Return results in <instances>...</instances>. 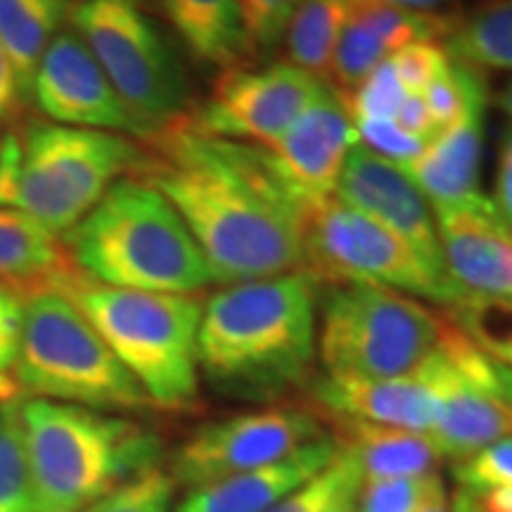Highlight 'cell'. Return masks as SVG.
<instances>
[{"label": "cell", "instance_id": "6da1fadb", "mask_svg": "<svg viewBox=\"0 0 512 512\" xmlns=\"http://www.w3.org/2000/svg\"><path fill=\"white\" fill-rule=\"evenodd\" d=\"M147 145L138 176L174 204L214 283L302 271L309 207L280 181L264 147L204 136L185 119Z\"/></svg>", "mask_w": 512, "mask_h": 512}, {"label": "cell", "instance_id": "7a4b0ae2", "mask_svg": "<svg viewBox=\"0 0 512 512\" xmlns=\"http://www.w3.org/2000/svg\"><path fill=\"white\" fill-rule=\"evenodd\" d=\"M320 283L309 271L245 280L202 306L197 361L219 392L273 401L309 380L318 354Z\"/></svg>", "mask_w": 512, "mask_h": 512}, {"label": "cell", "instance_id": "3957f363", "mask_svg": "<svg viewBox=\"0 0 512 512\" xmlns=\"http://www.w3.org/2000/svg\"><path fill=\"white\" fill-rule=\"evenodd\" d=\"M62 242L79 273L100 285L195 297L214 283L181 214L140 176L114 183Z\"/></svg>", "mask_w": 512, "mask_h": 512}, {"label": "cell", "instance_id": "277c9868", "mask_svg": "<svg viewBox=\"0 0 512 512\" xmlns=\"http://www.w3.org/2000/svg\"><path fill=\"white\" fill-rule=\"evenodd\" d=\"M34 512H83L159 467L162 441L138 422L74 403H19Z\"/></svg>", "mask_w": 512, "mask_h": 512}, {"label": "cell", "instance_id": "5b68a950", "mask_svg": "<svg viewBox=\"0 0 512 512\" xmlns=\"http://www.w3.org/2000/svg\"><path fill=\"white\" fill-rule=\"evenodd\" d=\"M143 164L145 150L124 133L34 121L0 162V207L24 211L64 238Z\"/></svg>", "mask_w": 512, "mask_h": 512}, {"label": "cell", "instance_id": "8992f818", "mask_svg": "<svg viewBox=\"0 0 512 512\" xmlns=\"http://www.w3.org/2000/svg\"><path fill=\"white\" fill-rule=\"evenodd\" d=\"M91 320L152 406L185 411L200 392L202 302L190 294L138 292L76 275L62 290Z\"/></svg>", "mask_w": 512, "mask_h": 512}, {"label": "cell", "instance_id": "52a82bcc", "mask_svg": "<svg viewBox=\"0 0 512 512\" xmlns=\"http://www.w3.org/2000/svg\"><path fill=\"white\" fill-rule=\"evenodd\" d=\"M22 304V339L15 368L22 392L102 413L152 406L67 294L43 290L24 297Z\"/></svg>", "mask_w": 512, "mask_h": 512}, {"label": "cell", "instance_id": "ba28073f", "mask_svg": "<svg viewBox=\"0 0 512 512\" xmlns=\"http://www.w3.org/2000/svg\"><path fill=\"white\" fill-rule=\"evenodd\" d=\"M448 316L420 299L363 283H335L318 299V356L325 375L399 377L420 368Z\"/></svg>", "mask_w": 512, "mask_h": 512}, {"label": "cell", "instance_id": "9c48e42d", "mask_svg": "<svg viewBox=\"0 0 512 512\" xmlns=\"http://www.w3.org/2000/svg\"><path fill=\"white\" fill-rule=\"evenodd\" d=\"M69 17L131 114L138 138L150 143L188 119V74L143 0H81Z\"/></svg>", "mask_w": 512, "mask_h": 512}, {"label": "cell", "instance_id": "30bf717a", "mask_svg": "<svg viewBox=\"0 0 512 512\" xmlns=\"http://www.w3.org/2000/svg\"><path fill=\"white\" fill-rule=\"evenodd\" d=\"M304 271L318 283L377 285L448 309L465 299L451 275L432 268L399 235L337 197L306 214Z\"/></svg>", "mask_w": 512, "mask_h": 512}, {"label": "cell", "instance_id": "8fae6325", "mask_svg": "<svg viewBox=\"0 0 512 512\" xmlns=\"http://www.w3.org/2000/svg\"><path fill=\"white\" fill-rule=\"evenodd\" d=\"M425 368L437 394L430 439L441 458L460 463L494 441L512 437V413L496 394L494 361L451 316Z\"/></svg>", "mask_w": 512, "mask_h": 512}, {"label": "cell", "instance_id": "7c38bea8", "mask_svg": "<svg viewBox=\"0 0 512 512\" xmlns=\"http://www.w3.org/2000/svg\"><path fill=\"white\" fill-rule=\"evenodd\" d=\"M325 83L287 60L266 67L223 69L209 98L188 114V124L204 136L235 143L273 145L325 91Z\"/></svg>", "mask_w": 512, "mask_h": 512}, {"label": "cell", "instance_id": "4fadbf2b", "mask_svg": "<svg viewBox=\"0 0 512 512\" xmlns=\"http://www.w3.org/2000/svg\"><path fill=\"white\" fill-rule=\"evenodd\" d=\"M325 437L323 422L304 408L268 406L202 425L174 458L176 482L195 486L280 463Z\"/></svg>", "mask_w": 512, "mask_h": 512}, {"label": "cell", "instance_id": "5bb4252c", "mask_svg": "<svg viewBox=\"0 0 512 512\" xmlns=\"http://www.w3.org/2000/svg\"><path fill=\"white\" fill-rule=\"evenodd\" d=\"M29 98L53 124L138 138L124 102L74 29H62L43 53L31 79Z\"/></svg>", "mask_w": 512, "mask_h": 512}, {"label": "cell", "instance_id": "9a60e30c", "mask_svg": "<svg viewBox=\"0 0 512 512\" xmlns=\"http://www.w3.org/2000/svg\"><path fill=\"white\" fill-rule=\"evenodd\" d=\"M356 145L358 133L347 102L325 86L309 110L264 150L280 181L311 209L335 197Z\"/></svg>", "mask_w": 512, "mask_h": 512}, {"label": "cell", "instance_id": "2e32d148", "mask_svg": "<svg viewBox=\"0 0 512 512\" xmlns=\"http://www.w3.org/2000/svg\"><path fill=\"white\" fill-rule=\"evenodd\" d=\"M335 197L382 223L432 268L446 273L434 207L403 166L358 143L344 164Z\"/></svg>", "mask_w": 512, "mask_h": 512}, {"label": "cell", "instance_id": "e0dca14e", "mask_svg": "<svg viewBox=\"0 0 512 512\" xmlns=\"http://www.w3.org/2000/svg\"><path fill=\"white\" fill-rule=\"evenodd\" d=\"M446 273L467 297L512 302V228L491 197L434 209Z\"/></svg>", "mask_w": 512, "mask_h": 512}, {"label": "cell", "instance_id": "ac0fdd59", "mask_svg": "<svg viewBox=\"0 0 512 512\" xmlns=\"http://www.w3.org/2000/svg\"><path fill=\"white\" fill-rule=\"evenodd\" d=\"M453 27L456 17L444 12L406 10L382 0H354L325 83L347 100L394 53L413 43L446 41Z\"/></svg>", "mask_w": 512, "mask_h": 512}, {"label": "cell", "instance_id": "d6986e66", "mask_svg": "<svg viewBox=\"0 0 512 512\" xmlns=\"http://www.w3.org/2000/svg\"><path fill=\"white\" fill-rule=\"evenodd\" d=\"M313 399L328 418H351L373 425L430 434L437 420V394L425 363L399 377L323 375L313 384Z\"/></svg>", "mask_w": 512, "mask_h": 512}, {"label": "cell", "instance_id": "ffe728a7", "mask_svg": "<svg viewBox=\"0 0 512 512\" xmlns=\"http://www.w3.org/2000/svg\"><path fill=\"white\" fill-rule=\"evenodd\" d=\"M486 95L489 91L482 76L472 88L463 114L439 131L411 164L403 166L434 209L482 195L479 164L484 150Z\"/></svg>", "mask_w": 512, "mask_h": 512}, {"label": "cell", "instance_id": "44dd1931", "mask_svg": "<svg viewBox=\"0 0 512 512\" xmlns=\"http://www.w3.org/2000/svg\"><path fill=\"white\" fill-rule=\"evenodd\" d=\"M335 456L337 441L325 434L280 463L195 486L174 512H268L320 475Z\"/></svg>", "mask_w": 512, "mask_h": 512}, {"label": "cell", "instance_id": "7402d4cb", "mask_svg": "<svg viewBox=\"0 0 512 512\" xmlns=\"http://www.w3.org/2000/svg\"><path fill=\"white\" fill-rule=\"evenodd\" d=\"M79 275L64 242L19 209L0 207V287L19 299L62 290Z\"/></svg>", "mask_w": 512, "mask_h": 512}, {"label": "cell", "instance_id": "603a6c76", "mask_svg": "<svg viewBox=\"0 0 512 512\" xmlns=\"http://www.w3.org/2000/svg\"><path fill=\"white\" fill-rule=\"evenodd\" d=\"M159 5L197 62L223 72L254 57L238 0H159Z\"/></svg>", "mask_w": 512, "mask_h": 512}, {"label": "cell", "instance_id": "cb8c5ba5", "mask_svg": "<svg viewBox=\"0 0 512 512\" xmlns=\"http://www.w3.org/2000/svg\"><path fill=\"white\" fill-rule=\"evenodd\" d=\"M330 420L335 425V441L354 456L363 479H394L437 472L441 456L430 434L351 418Z\"/></svg>", "mask_w": 512, "mask_h": 512}, {"label": "cell", "instance_id": "d4e9b609", "mask_svg": "<svg viewBox=\"0 0 512 512\" xmlns=\"http://www.w3.org/2000/svg\"><path fill=\"white\" fill-rule=\"evenodd\" d=\"M69 12V0H0V46L15 67L22 98H29L38 62Z\"/></svg>", "mask_w": 512, "mask_h": 512}, {"label": "cell", "instance_id": "484cf974", "mask_svg": "<svg viewBox=\"0 0 512 512\" xmlns=\"http://www.w3.org/2000/svg\"><path fill=\"white\" fill-rule=\"evenodd\" d=\"M351 5L354 0H304L285 29L283 60L325 81Z\"/></svg>", "mask_w": 512, "mask_h": 512}, {"label": "cell", "instance_id": "4316f807", "mask_svg": "<svg viewBox=\"0 0 512 512\" xmlns=\"http://www.w3.org/2000/svg\"><path fill=\"white\" fill-rule=\"evenodd\" d=\"M444 46L448 55L479 72H512V0H491L470 17L458 19Z\"/></svg>", "mask_w": 512, "mask_h": 512}, {"label": "cell", "instance_id": "83f0119b", "mask_svg": "<svg viewBox=\"0 0 512 512\" xmlns=\"http://www.w3.org/2000/svg\"><path fill=\"white\" fill-rule=\"evenodd\" d=\"M0 512H34L19 401L0 403Z\"/></svg>", "mask_w": 512, "mask_h": 512}, {"label": "cell", "instance_id": "f1b7e54d", "mask_svg": "<svg viewBox=\"0 0 512 512\" xmlns=\"http://www.w3.org/2000/svg\"><path fill=\"white\" fill-rule=\"evenodd\" d=\"M448 316L486 356L512 370V302L467 297Z\"/></svg>", "mask_w": 512, "mask_h": 512}, {"label": "cell", "instance_id": "f546056e", "mask_svg": "<svg viewBox=\"0 0 512 512\" xmlns=\"http://www.w3.org/2000/svg\"><path fill=\"white\" fill-rule=\"evenodd\" d=\"M361 482V467H358L349 451H344L337 444L335 460L320 475L313 477L311 482H306L302 489H297L280 503H275L268 512H323L332 501L347 494L349 489L361 486Z\"/></svg>", "mask_w": 512, "mask_h": 512}, {"label": "cell", "instance_id": "4dcf8cb0", "mask_svg": "<svg viewBox=\"0 0 512 512\" xmlns=\"http://www.w3.org/2000/svg\"><path fill=\"white\" fill-rule=\"evenodd\" d=\"M439 486H444L439 472L394 479H363L356 494V512H420Z\"/></svg>", "mask_w": 512, "mask_h": 512}, {"label": "cell", "instance_id": "1f68e13d", "mask_svg": "<svg viewBox=\"0 0 512 512\" xmlns=\"http://www.w3.org/2000/svg\"><path fill=\"white\" fill-rule=\"evenodd\" d=\"M176 479L152 467L128 479L83 512H174Z\"/></svg>", "mask_w": 512, "mask_h": 512}, {"label": "cell", "instance_id": "d6a6232c", "mask_svg": "<svg viewBox=\"0 0 512 512\" xmlns=\"http://www.w3.org/2000/svg\"><path fill=\"white\" fill-rule=\"evenodd\" d=\"M453 479L470 496L512 489V437L498 439L475 456L453 463Z\"/></svg>", "mask_w": 512, "mask_h": 512}, {"label": "cell", "instance_id": "836d02e7", "mask_svg": "<svg viewBox=\"0 0 512 512\" xmlns=\"http://www.w3.org/2000/svg\"><path fill=\"white\" fill-rule=\"evenodd\" d=\"M406 95V88L401 86L394 67L389 60H384L344 102L354 121L394 119Z\"/></svg>", "mask_w": 512, "mask_h": 512}, {"label": "cell", "instance_id": "e575fe53", "mask_svg": "<svg viewBox=\"0 0 512 512\" xmlns=\"http://www.w3.org/2000/svg\"><path fill=\"white\" fill-rule=\"evenodd\" d=\"M254 55L273 53L304 0H238Z\"/></svg>", "mask_w": 512, "mask_h": 512}, {"label": "cell", "instance_id": "d590c367", "mask_svg": "<svg viewBox=\"0 0 512 512\" xmlns=\"http://www.w3.org/2000/svg\"><path fill=\"white\" fill-rule=\"evenodd\" d=\"M24 304L15 292L0 287V403L17 401L19 389L15 368L22 339Z\"/></svg>", "mask_w": 512, "mask_h": 512}, {"label": "cell", "instance_id": "8d00e7d4", "mask_svg": "<svg viewBox=\"0 0 512 512\" xmlns=\"http://www.w3.org/2000/svg\"><path fill=\"white\" fill-rule=\"evenodd\" d=\"M354 126L358 143L399 166H408L425 150V143L403 131L394 119H363L354 121Z\"/></svg>", "mask_w": 512, "mask_h": 512}, {"label": "cell", "instance_id": "74e56055", "mask_svg": "<svg viewBox=\"0 0 512 512\" xmlns=\"http://www.w3.org/2000/svg\"><path fill=\"white\" fill-rule=\"evenodd\" d=\"M448 50L439 41H422L399 50L389 57V64L399 76L406 93H422L434 76L446 67Z\"/></svg>", "mask_w": 512, "mask_h": 512}, {"label": "cell", "instance_id": "f35d334b", "mask_svg": "<svg viewBox=\"0 0 512 512\" xmlns=\"http://www.w3.org/2000/svg\"><path fill=\"white\" fill-rule=\"evenodd\" d=\"M491 202L498 211V216L512 228V124L503 128L501 143H498L496 159V181Z\"/></svg>", "mask_w": 512, "mask_h": 512}, {"label": "cell", "instance_id": "ab89813d", "mask_svg": "<svg viewBox=\"0 0 512 512\" xmlns=\"http://www.w3.org/2000/svg\"><path fill=\"white\" fill-rule=\"evenodd\" d=\"M19 98H22V88H19L15 67H12L5 48L0 46V124L17 112Z\"/></svg>", "mask_w": 512, "mask_h": 512}, {"label": "cell", "instance_id": "60d3db41", "mask_svg": "<svg viewBox=\"0 0 512 512\" xmlns=\"http://www.w3.org/2000/svg\"><path fill=\"white\" fill-rule=\"evenodd\" d=\"M491 361H494V358H491ZM494 382L498 399H501L508 408H512V370L494 361Z\"/></svg>", "mask_w": 512, "mask_h": 512}, {"label": "cell", "instance_id": "b9f144b4", "mask_svg": "<svg viewBox=\"0 0 512 512\" xmlns=\"http://www.w3.org/2000/svg\"><path fill=\"white\" fill-rule=\"evenodd\" d=\"M382 3L396 5V8H406V10L439 12V8L446 3V0H382Z\"/></svg>", "mask_w": 512, "mask_h": 512}, {"label": "cell", "instance_id": "7bdbcfd3", "mask_svg": "<svg viewBox=\"0 0 512 512\" xmlns=\"http://www.w3.org/2000/svg\"><path fill=\"white\" fill-rule=\"evenodd\" d=\"M420 512H451V498H448L444 486H439V489L427 498Z\"/></svg>", "mask_w": 512, "mask_h": 512}, {"label": "cell", "instance_id": "ee69618b", "mask_svg": "<svg viewBox=\"0 0 512 512\" xmlns=\"http://www.w3.org/2000/svg\"><path fill=\"white\" fill-rule=\"evenodd\" d=\"M356 494H358V486L356 489H349L347 494L339 496L337 501H332L323 512H356Z\"/></svg>", "mask_w": 512, "mask_h": 512}, {"label": "cell", "instance_id": "f6af8a7d", "mask_svg": "<svg viewBox=\"0 0 512 512\" xmlns=\"http://www.w3.org/2000/svg\"><path fill=\"white\" fill-rule=\"evenodd\" d=\"M451 512H477V508L465 491L456 489V494H453V498H451Z\"/></svg>", "mask_w": 512, "mask_h": 512}, {"label": "cell", "instance_id": "bcb514c9", "mask_svg": "<svg viewBox=\"0 0 512 512\" xmlns=\"http://www.w3.org/2000/svg\"><path fill=\"white\" fill-rule=\"evenodd\" d=\"M498 107H501V112L505 114V117H508V121L512 124V79L505 83L503 86V91L498 93Z\"/></svg>", "mask_w": 512, "mask_h": 512}, {"label": "cell", "instance_id": "7dc6e473", "mask_svg": "<svg viewBox=\"0 0 512 512\" xmlns=\"http://www.w3.org/2000/svg\"><path fill=\"white\" fill-rule=\"evenodd\" d=\"M3 138L5 136H0V155H3Z\"/></svg>", "mask_w": 512, "mask_h": 512}, {"label": "cell", "instance_id": "c3c4849f", "mask_svg": "<svg viewBox=\"0 0 512 512\" xmlns=\"http://www.w3.org/2000/svg\"><path fill=\"white\" fill-rule=\"evenodd\" d=\"M69 3H72V0H69ZM76 3H81V0H76Z\"/></svg>", "mask_w": 512, "mask_h": 512}, {"label": "cell", "instance_id": "681fc988", "mask_svg": "<svg viewBox=\"0 0 512 512\" xmlns=\"http://www.w3.org/2000/svg\"><path fill=\"white\" fill-rule=\"evenodd\" d=\"M510 413H512V408H510Z\"/></svg>", "mask_w": 512, "mask_h": 512}]
</instances>
